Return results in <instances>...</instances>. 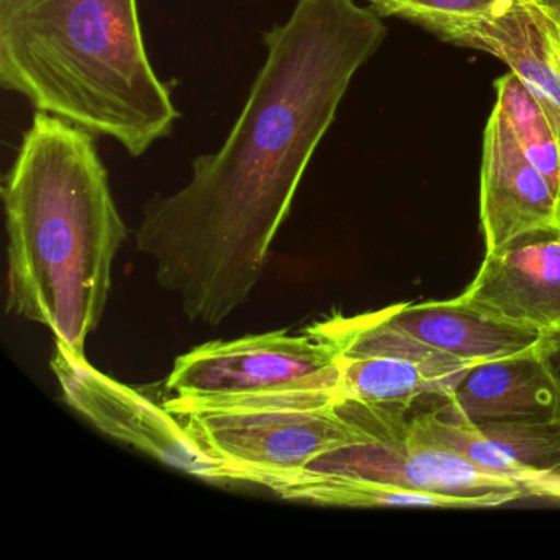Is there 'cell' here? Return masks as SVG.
<instances>
[{
	"label": "cell",
	"mask_w": 560,
	"mask_h": 560,
	"mask_svg": "<svg viewBox=\"0 0 560 560\" xmlns=\"http://www.w3.org/2000/svg\"><path fill=\"white\" fill-rule=\"evenodd\" d=\"M534 350L542 360L560 393V324L540 334Z\"/></svg>",
	"instance_id": "18"
},
{
	"label": "cell",
	"mask_w": 560,
	"mask_h": 560,
	"mask_svg": "<svg viewBox=\"0 0 560 560\" xmlns=\"http://www.w3.org/2000/svg\"><path fill=\"white\" fill-rule=\"evenodd\" d=\"M51 370L65 401L103 434L132 445L176 470L214 480L218 464L192 441L165 405H156L132 386L104 375L84 353L55 342Z\"/></svg>",
	"instance_id": "7"
},
{
	"label": "cell",
	"mask_w": 560,
	"mask_h": 560,
	"mask_svg": "<svg viewBox=\"0 0 560 560\" xmlns=\"http://www.w3.org/2000/svg\"><path fill=\"white\" fill-rule=\"evenodd\" d=\"M343 337L339 314L290 329L202 343L175 360L166 378L173 398L232 399L307 389H340Z\"/></svg>",
	"instance_id": "6"
},
{
	"label": "cell",
	"mask_w": 560,
	"mask_h": 560,
	"mask_svg": "<svg viewBox=\"0 0 560 560\" xmlns=\"http://www.w3.org/2000/svg\"><path fill=\"white\" fill-rule=\"evenodd\" d=\"M340 399L330 392H288L173 401L170 411L218 464L214 481L265 487L296 474L317 455L362 438V429L347 415Z\"/></svg>",
	"instance_id": "4"
},
{
	"label": "cell",
	"mask_w": 560,
	"mask_h": 560,
	"mask_svg": "<svg viewBox=\"0 0 560 560\" xmlns=\"http://www.w3.org/2000/svg\"><path fill=\"white\" fill-rule=\"evenodd\" d=\"M380 313L383 320L399 332L470 366L527 352L536 347L540 336L485 316L457 298L396 304Z\"/></svg>",
	"instance_id": "14"
},
{
	"label": "cell",
	"mask_w": 560,
	"mask_h": 560,
	"mask_svg": "<svg viewBox=\"0 0 560 560\" xmlns=\"http://www.w3.org/2000/svg\"><path fill=\"white\" fill-rule=\"evenodd\" d=\"M465 306L511 326L546 332L560 324V224L533 229L487 252Z\"/></svg>",
	"instance_id": "9"
},
{
	"label": "cell",
	"mask_w": 560,
	"mask_h": 560,
	"mask_svg": "<svg viewBox=\"0 0 560 560\" xmlns=\"http://www.w3.org/2000/svg\"><path fill=\"white\" fill-rule=\"evenodd\" d=\"M412 434L458 452L485 470L513 478L536 497L544 475L560 468V421L490 422L470 425L444 421L432 411L409 418Z\"/></svg>",
	"instance_id": "13"
},
{
	"label": "cell",
	"mask_w": 560,
	"mask_h": 560,
	"mask_svg": "<svg viewBox=\"0 0 560 560\" xmlns=\"http://www.w3.org/2000/svg\"><path fill=\"white\" fill-rule=\"evenodd\" d=\"M380 18H395L444 40L458 25L487 18L503 0H365Z\"/></svg>",
	"instance_id": "17"
},
{
	"label": "cell",
	"mask_w": 560,
	"mask_h": 560,
	"mask_svg": "<svg viewBox=\"0 0 560 560\" xmlns=\"http://www.w3.org/2000/svg\"><path fill=\"white\" fill-rule=\"evenodd\" d=\"M503 61L547 110L560 137V8L549 0H503L487 18L444 40Z\"/></svg>",
	"instance_id": "10"
},
{
	"label": "cell",
	"mask_w": 560,
	"mask_h": 560,
	"mask_svg": "<svg viewBox=\"0 0 560 560\" xmlns=\"http://www.w3.org/2000/svg\"><path fill=\"white\" fill-rule=\"evenodd\" d=\"M340 324L346 337L340 362L343 398L411 408L422 396L444 399L470 369L399 332L380 311L340 316Z\"/></svg>",
	"instance_id": "8"
},
{
	"label": "cell",
	"mask_w": 560,
	"mask_h": 560,
	"mask_svg": "<svg viewBox=\"0 0 560 560\" xmlns=\"http://www.w3.org/2000/svg\"><path fill=\"white\" fill-rule=\"evenodd\" d=\"M493 110L510 127L527 159L560 192V137L547 110L514 73L494 83Z\"/></svg>",
	"instance_id": "15"
},
{
	"label": "cell",
	"mask_w": 560,
	"mask_h": 560,
	"mask_svg": "<svg viewBox=\"0 0 560 560\" xmlns=\"http://www.w3.org/2000/svg\"><path fill=\"white\" fill-rule=\"evenodd\" d=\"M537 497L560 501V468L540 478L539 487H537Z\"/></svg>",
	"instance_id": "19"
},
{
	"label": "cell",
	"mask_w": 560,
	"mask_h": 560,
	"mask_svg": "<svg viewBox=\"0 0 560 560\" xmlns=\"http://www.w3.org/2000/svg\"><path fill=\"white\" fill-rule=\"evenodd\" d=\"M458 424L560 421V393L536 350L470 366L432 409Z\"/></svg>",
	"instance_id": "12"
},
{
	"label": "cell",
	"mask_w": 560,
	"mask_h": 560,
	"mask_svg": "<svg viewBox=\"0 0 560 560\" xmlns=\"http://www.w3.org/2000/svg\"><path fill=\"white\" fill-rule=\"evenodd\" d=\"M480 219L487 252L533 229L560 224V192L527 159L497 110L485 127Z\"/></svg>",
	"instance_id": "11"
},
{
	"label": "cell",
	"mask_w": 560,
	"mask_h": 560,
	"mask_svg": "<svg viewBox=\"0 0 560 560\" xmlns=\"http://www.w3.org/2000/svg\"><path fill=\"white\" fill-rule=\"evenodd\" d=\"M340 405L360 425L362 438L317 455L296 474L268 481V490L301 481L357 480L478 498L490 508L529 497L513 478L485 470L458 452L412 434L405 406L370 405L353 398H342Z\"/></svg>",
	"instance_id": "5"
},
{
	"label": "cell",
	"mask_w": 560,
	"mask_h": 560,
	"mask_svg": "<svg viewBox=\"0 0 560 560\" xmlns=\"http://www.w3.org/2000/svg\"><path fill=\"white\" fill-rule=\"evenodd\" d=\"M271 491L283 500L330 504V506L490 508L487 501L478 498L428 493V491L408 490V488L393 487V485L357 480L301 481V483L280 485Z\"/></svg>",
	"instance_id": "16"
},
{
	"label": "cell",
	"mask_w": 560,
	"mask_h": 560,
	"mask_svg": "<svg viewBox=\"0 0 560 560\" xmlns=\"http://www.w3.org/2000/svg\"><path fill=\"white\" fill-rule=\"evenodd\" d=\"M0 84L136 159L179 119L139 0H0Z\"/></svg>",
	"instance_id": "3"
},
{
	"label": "cell",
	"mask_w": 560,
	"mask_h": 560,
	"mask_svg": "<svg viewBox=\"0 0 560 560\" xmlns=\"http://www.w3.org/2000/svg\"><path fill=\"white\" fill-rule=\"evenodd\" d=\"M8 313L47 327L84 353L100 327L129 229L117 209L96 136L35 110L2 179Z\"/></svg>",
	"instance_id": "2"
},
{
	"label": "cell",
	"mask_w": 560,
	"mask_h": 560,
	"mask_svg": "<svg viewBox=\"0 0 560 560\" xmlns=\"http://www.w3.org/2000/svg\"><path fill=\"white\" fill-rule=\"evenodd\" d=\"M386 35L355 0H298L264 35V67L221 149L143 206L137 250L189 320L215 327L247 303L350 83Z\"/></svg>",
	"instance_id": "1"
},
{
	"label": "cell",
	"mask_w": 560,
	"mask_h": 560,
	"mask_svg": "<svg viewBox=\"0 0 560 560\" xmlns=\"http://www.w3.org/2000/svg\"><path fill=\"white\" fill-rule=\"evenodd\" d=\"M549 2H552L553 5H557V8H560V0H549Z\"/></svg>",
	"instance_id": "20"
}]
</instances>
